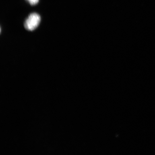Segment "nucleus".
<instances>
[{
  "mask_svg": "<svg viewBox=\"0 0 155 155\" xmlns=\"http://www.w3.org/2000/svg\"><path fill=\"white\" fill-rule=\"evenodd\" d=\"M40 21L41 17L39 15L36 13H31L25 21V28L28 31H33L37 28Z\"/></svg>",
  "mask_w": 155,
  "mask_h": 155,
  "instance_id": "nucleus-1",
  "label": "nucleus"
},
{
  "mask_svg": "<svg viewBox=\"0 0 155 155\" xmlns=\"http://www.w3.org/2000/svg\"><path fill=\"white\" fill-rule=\"evenodd\" d=\"M27 1L31 5H36L39 2V0H27Z\"/></svg>",
  "mask_w": 155,
  "mask_h": 155,
  "instance_id": "nucleus-2",
  "label": "nucleus"
}]
</instances>
